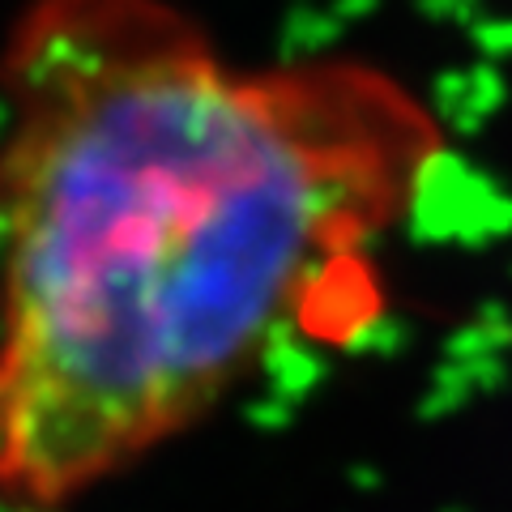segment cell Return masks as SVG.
Wrapping results in <instances>:
<instances>
[{
	"label": "cell",
	"instance_id": "cell-1",
	"mask_svg": "<svg viewBox=\"0 0 512 512\" xmlns=\"http://www.w3.org/2000/svg\"><path fill=\"white\" fill-rule=\"evenodd\" d=\"M444 158L389 69L239 64L175 0L0 35V508L69 512L342 308Z\"/></svg>",
	"mask_w": 512,
	"mask_h": 512
}]
</instances>
